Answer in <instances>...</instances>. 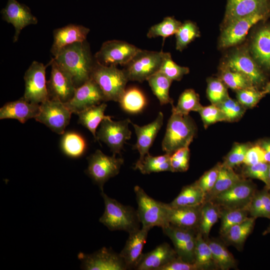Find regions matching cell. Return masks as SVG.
<instances>
[{
  "instance_id": "6da1fadb",
  "label": "cell",
  "mask_w": 270,
  "mask_h": 270,
  "mask_svg": "<svg viewBox=\"0 0 270 270\" xmlns=\"http://www.w3.org/2000/svg\"><path fill=\"white\" fill-rule=\"evenodd\" d=\"M54 58L70 74L76 88L80 86L90 78L96 62L86 40L65 46Z\"/></svg>"
},
{
  "instance_id": "7a4b0ae2",
  "label": "cell",
  "mask_w": 270,
  "mask_h": 270,
  "mask_svg": "<svg viewBox=\"0 0 270 270\" xmlns=\"http://www.w3.org/2000/svg\"><path fill=\"white\" fill-rule=\"evenodd\" d=\"M101 196L104 203V211L99 221L110 230H124L128 234L140 228L137 210L124 205L109 197L104 190Z\"/></svg>"
},
{
  "instance_id": "3957f363",
  "label": "cell",
  "mask_w": 270,
  "mask_h": 270,
  "mask_svg": "<svg viewBox=\"0 0 270 270\" xmlns=\"http://www.w3.org/2000/svg\"><path fill=\"white\" fill-rule=\"evenodd\" d=\"M196 132V125L188 115L172 112L162 141V150L172 155L177 150L188 146Z\"/></svg>"
},
{
  "instance_id": "277c9868",
  "label": "cell",
  "mask_w": 270,
  "mask_h": 270,
  "mask_svg": "<svg viewBox=\"0 0 270 270\" xmlns=\"http://www.w3.org/2000/svg\"><path fill=\"white\" fill-rule=\"evenodd\" d=\"M90 78L100 87L105 102H118L129 81L124 70H120L116 66H106L96 62L92 71Z\"/></svg>"
},
{
  "instance_id": "5b68a950",
  "label": "cell",
  "mask_w": 270,
  "mask_h": 270,
  "mask_svg": "<svg viewBox=\"0 0 270 270\" xmlns=\"http://www.w3.org/2000/svg\"><path fill=\"white\" fill-rule=\"evenodd\" d=\"M138 204V213L142 227L152 228L159 226L162 228L168 226V204L149 196L138 186L134 188Z\"/></svg>"
},
{
  "instance_id": "8992f818",
  "label": "cell",
  "mask_w": 270,
  "mask_h": 270,
  "mask_svg": "<svg viewBox=\"0 0 270 270\" xmlns=\"http://www.w3.org/2000/svg\"><path fill=\"white\" fill-rule=\"evenodd\" d=\"M247 77L256 88L262 90L268 81L267 74L252 56L248 49L240 48L228 56L222 64Z\"/></svg>"
},
{
  "instance_id": "52a82bcc",
  "label": "cell",
  "mask_w": 270,
  "mask_h": 270,
  "mask_svg": "<svg viewBox=\"0 0 270 270\" xmlns=\"http://www.w3.org/2000/svg\"><path fill=\"white\" fill-rule=\"evenodd\" d=\"M164 52L140 50L126 64L124 70L128 80L142 82L160 70Z\"/></svg>"
},
{
  "instance_id": "ba28073f",
  "label": "cell",
  "mask_w": 270,
  "mask_h": 270,
  "mask_svg": "<svg viewBox=\"0 0 270 270\" xmlns=\"http://www.w3.org/2000/svg\"><path fill=\"white\" fill-rule=\"evenodd\" d=\"M88 163L86 174L98 185L101 191L104 184L110 178L116 176L120 172L124 160L116 156H108L100 150L88 158Z\"/></svg>"
},
{
  "instance_id": "9c48e42d",
  "label": "cell",
  "mask_w": 270,
  "mask_h": 270,
  "mask_svg": "<svg viewBox=\"0 0 270 270\" xmlns=\"http://www.w3.org/2000/svg\"><path fill=\"white\" fill-rule=\"evenodd\" d=\"M257 190L256 186L252 180L243 178L210 201L222 208L248 210Z\"/></svg>"
},
{
  "instance_id": "30bf717a",
  "label": "cell",
  "mask_w": 270,
  "mask_h": 270,
  "mask_svg": "<svg viewBox=\"0 0 270 270\" xmlns=\"http://www.w3.org/2000/svg\"><path fill=\"white\" fill-rule=\"evenodd\" d=\"M140 50L124 41L110 40L102 44L94 58L96 63L103 66H125Z\"/></svg>"
},
{
  "instance_id": "8fae6325",
  "label": "cell",
  "mask_w": 270,
  "mask_h": 270,
  "mask_svg": "<svg viewBox=\"0 0 270 270\" xmlns=\"http://www.w3.org/2000/svg\"><path fill=\"white\" fill-rule=\"evenodd\" d=\"M129 118L120 121H113L112 118H105L100 123L96 134L97 140L105 143L112 152V155L120 154L127 140L131 138L129 130Z\"/></svg>"
},
{
  "instance_id": "7c38bea8",
  "label": "cell",
  "mask_w": 270,
  "mask_h": 270,
  "mask_svg": "<svg viewBox=\"0 0 270 270\" xmlns=\"http://www.w3.org/2000/svg\"><path fill=\"white\" fill-rule=\"evenodd\" d=\"M72 114L64 103L57 100L49 99L40 104V112L35 120L54 132L64 134Z\"/></svg>"
},
{
  "instance_id": "4fadbf2b",
  "label": "cell",
  "mask_w": 270,
  "mask_h": 270,
  "mask_svg": "<svg viewBox=\"0 0 270 270\" xmlns=\"http://www.w3.org/2000/svg\"><path fill=\"white\" fill-rule=\"evenodd\" d=\"M50 64L34 61L26 70L24 80L25 90L24 97L28 101L39 104L50 99L46 70Z\"/></svg>"
},
{
  "instance_id": "5bb4252c",
  "label": "cell",
  "mask_w": 270,
  "mask_h": 270,
  "mask_svg": "<svg viewBox=\"0 0 270 270\" xmlns=\"http://www.w3.org/2000/svg\"><path fill=\"white\" fill-rule=\"evenodd\" d=\"M268 18L264 14H255L236 20L222 28L219 41L220 47L228 48L240 44L252 26Z\"/></svg>"
},
{
  "instance_id": "9a60e30c",
  "label": "cell",
  "mask_w": 270,
  "mask_h": 270,
  "mask_svg": "<svg viewBox=\"0 0 270 270\" xmlns=\"http://www.w3.org/2000/svg\"><path fill=\"white\" fill-rule=\"evenodd\" d=\"M81 268L86 270H126V263L120 254L110 248H102L91 254L80 252Z\"/></svg>"
},
{
  "instance_id": "2e32d148",
  "label": "cell",
  "mask_w": 270,
  "mask_h": 270,
  "mask_svg": "<svg viewBox=\"0 0 270 270\" xmlns=\"http://www.w3.org/2000/svg\"><path fill=\"white\" fill-rule=\"evenodd\" d=\"M248 50L264 72L270 73V22L258 24L251 36Z\"/></svg>"
},
{
  "instance_id": "e0dca14e",
  "label": "cell",
  "mask_w": 270,
  "mask_h": 270,
  "mask_svg": "<svg viewBox=\"0 0 270 270\" xmlns=\"http://www.w3.org/2000/svg\"><path fill=\"white\" fill-rule=\"evenodd\" d=\"M51 73L47 82L50 99H55L66 103L73 97L76 86L70 74L52 58L50 62Z\"/></svg>"
},
{
  "instance_id": "ac0fdd59",
  "label": "cell",
  "mask_w": 270,
  "mask_h": 270,
  "mask_svg": "<svg viewBox=\"0 0 270 270\" xmlns=\"http://www.w3.org/2000/svg\"><path fill=\"white\" fill-rule=\"evenodd\" d=\"M259 14L270 18V0H227L222 28L237 19Z\"/></svg>"
},
{
  "instance_id": "d6986e66",
  "label": "cell",
  "mask_w": 270,
  "mask_h": 270,
  "mask_svg": "<svg viewBox=\"0 0 270 270\" xmlns=\"http://www.w3.org/2000/svg\"><path fill=\"white\" fill-rule=\"evenodd\" d=\"M102 102H105L104 97L100 87L90 78L82 86L76 88L72 98L64 104L72 113L77 114Z\"/></svg>"
},
{
  "instance_id": "ffe728a7",
  "label": "cell",
  "mask_w": 270,
  "mask_h": 270,
  "mask_svg": "<svg viewBox=\"0 0 270 270\" xmlns=\"http://www.w3.org/2000/svg\"><path fill=\"white\" fill-rule=\"evenodd\" d=\"M2 19L11 24L14 28L13 42H16L22 30L30 24H36L38 21L32 14L30 9L26 4L16 0H8L7 3L0 11Z\"/></svg>"
},
{
  "instance_id": "44dd1931",
  "label": "cell",
  "mask_w": 270,
  "mask_h": 270,
  "mask_svg": "<svg viewBox=\"0 0 270 270\" xmlns=\"http://www.w3.org/2000/svg\"><path fill=\"white\" fill-rule=\"evenodd\" d=\"M163 120L164 114L162 112H159L155 120L146 125L140 126L130 122L137 138L133 149L138 150L140 154V158L135 164L134 169L136 170L143 162L145 156L149 154V150L163 124Z\"/></svg>"
},
{
  "instance_id": "7402d4cb",
  "label": "cell",
  "mask_w": 270,
  "mask_h": 270,
  "mask_svg": "<svg viewBox=\"0 0 270 270\" xmlns=\"http://www.w3.org/2000/svg\"><path fill=\"white\" fill-rule=\"evenodd\" d=\"M150 230L142 227L128 234L125 245L120 253L128 270L135 269L136 267L143 254V248Z\"/></svg>"
},
{
  "instance_id": "603a6c76",
  "label": "cell",
  "mask_w": 270,
  "mask_h": 270,
  "mask_svg": "<svg viewBox=\"0 0 270 270\" xmlns=\"http://www.w3.org/2000/svg\"><path fill=\"white\" fill-rule=\"evenodd\" d=\"M90 30L83 26L69 24L55 29L53 32L54 42L50 52L55 56L65 46L77 42L86 40Z\"/></svg>"
},
{
  "instance_id": "cb8c5ba5",
  "label": "cell",
  "mask_w": 270,
  "mask_h": 270,
  "mask_svg": "<svg viewBox=\"0 0 270 270\" xmlns=\"http://www.w3.org/2000/svg\"><path fill=\"white\" fill-rule=\"evenodd\" d=\"M178 257L177 254L170 246L162 243L153 250L143 254L135 270H160L168 262Z\"/></svg>"
},
{
  "instance_id": "d4e9b609",
  "label": "cell",
  "mask_w": 270,
  "mask_h": 270,
  "mask_svg": "<svg viewBox=\"0 0 270 270\" xmlns=\"http://www.w3.org/2000/svg\"><path fill=\"white\" fill-rule=\"evenodd\" d=\"M40 109V104L30 102L23 96L4 104L0 108V119H16L24 124L29 119L35 118Z\"/></svg>"
},
{
  "instance_id": "484cf974",
  "label": "cell",
  "mask_w": 270,
  "mask_h": 270,
  "mask_svg": "<svg viewBox=\"0 0 270 270\" xmlns=\"http://www.w3.org/2000/svg\"><path fill=\"white\" fill-rule=\"evenodd\" d=\"M168 204V220L172 226L198 230L201 206L172 207Z\"/></svg>"
},
{
  "instance_id": "4316f807",
  "label": "cell",
  "mask_w": 270,
  "mask_h": 270,
  "mask_svg": "<svg viewBox=\"0 0 270 270\" xmlns=\"http://www.w3.org/2000/svg\"><path fill=\"white\" fill-rule=\"evenodd\" d=\"M256 218L250 216L242 222L231 227L222 238L227 245H232L241 250L245 241L252 232Z\"/></svg>"
},
{
  "instance_id": "83f0119b",
  "label": "cell",
  "mask_w": 270,
  "mask_h": 270,
  "mask_svg": "<svg viewBox=\"0 0 270 270\" xmlns=\"http://www.w3.org/2000/svg\"><path fill=\"white\" fill-rule=\"evenodd\" d=\"M107 106L105 102L89 107L77 114L78 123L82 124L93 135L94 140H96V130L98 125L105 118H112L104 115V111Z\"/></svg>"
},
{
  "instance_id": "f1b7e54d",
  "label": "cell",
  "mask_w": 270,
  "mask_h": 270,
  "mask_svg": "<svg viewBox=\"0 0 270 270\" xmlns=\"http://www.w3.org/2000/svg\"><path fill=\"white\" fill-rule=\"evenodd\" d=\"M244 178L236 174L233 168L221 163L218 178L212 189L206 194V200H210L218 194L227 190Z\"/></svg>"
},
{
  "instance_id": "f546056e",
  "label": "cell",
  "mask_w": 270,
  "mask_h": 270,
  "mask_svg": "<svg viewBox=\"0 0 270 270\" xmlns=\"http://www.w3.org/2000/svg\"><path fill=\"white\" fill-rule=\"evenodd\" d=\"M206 200V194L194 182L184 186L178 195L168 205L172 207L202 205Z\"/></svg>"
},
{
  "instance_id": "4dcf8cb0",
  "label": "cell",
  "mask_w": 270,
  "mask_h": 270,
  "mask_svg": "<svg viewBox=\"0 0 270 270\" xmlns=\"http://www.w3.org/2000/svg\"><path fill=\"white\" fill-rule=\"evenodd\" d=\"M206 240L210 248L218 270H228L237 268L236 259L224 242L215 238H207Z\"/></svg>"
},
{
  "instance_id": "1f68e13d",
  "label": "cell",
  "mask_w": 270,
  "mask_h": 270,
  "mask_svg": "<svg viewBox=\"0 0 270 270\" xmlns=\"http://www.w3.org/2000/svg\"><path fill=\"white\" fill-rule=\"evenodd\" d=\"M220 216V208L212 201L206 200L202 204L198 232L204 238H208L212 226Z\"/></svg>"
},
{
  "instance_id": "d6a6232c",
  "label": "cell",
  "mask_w": 270,
  "mask_h": 270,
  "mask_svg": "<svg viewBox=\"0 0 270 270\" xmlns=\"http://www.w3.org/2000/svg\"><path fill=\"white\" fill-rule=\"evenodd\" d=\"M194 263L200 270H218L210 248L206 238L198 232L196 238Z\"/></svg>"
},
{
  "instance_id": "836d02e7",
  "label": "cell",
  "mask_w": 270,
  "mask_h": 270,
  "mask_svg": "<svg viewBox=\"0 0 270 270\" xmlns=\"http://www.w3.org/2000/svg\"><path fill=\"white\" fill-rule=\"evenodd\" d=\"M146 80L161 105L173 104L172 100L169 96V90L172 80L160 71L150 76Z\"/></svg>"
},
{
  "instance_id": "e575fe53",
  "label": "cell",
  "mask_w": 270,
  "mask_h": 270,
  "mask_svg": "<svg viewBox=\"0 0 270 270\" xmlns=\"http://www.w3.org/2000/svg\"><path fill=\"white\" fill-rule=\"evenodd\" d=\"M170 156V154L166 153L164 155L156 156L148 154L145 156L143 162L136 169L139 170L143 174L166 171L172 172Z\"/></svg>"
},
{
  "instance_id": "d590c367",
  "label": "cell",
  "mask_w": 270,
  "mask_h": 270,
  "mask_svg": "<svg viewBox=\"0 0 270 270\" xmlns=\"http://www.w3.org/2000/svg\"><path fill=\"white\" fill-rule=\"evenodd\" d=\"M118 102L124 110L132 114L141 112L146 104L143 93L135 88L126 90Z\"/></svg>"
},
{
  "instance_id": "8d00e7d4",
  "label": "cell",
  "mask_w": 270,
  "mask_h": 270,
  "mask_svg": "<svg viewBox=\"0 0 270 270\" xmlns=\"http://www.w3.org/2000/svg\"><path fill=\"white\" fill-rule=\"evenodd\" d=\"M61 146L66 156L71 158H78L85 152L86 145L81 135L75 132H68L62 138Z\"/></svg>"
},
{
  "instance_id": "74e56055",
  "label": "cell",
  "mask_w": 270,
  "mask_h": 270,
  "mask_svg": "<svg viewBox=\"0 0 270 270\" xmlns=\"http://www.w3.org/2000/svg\"><path fill=\"white\" fill-rule=\"evenodd\" d=\"M202 106L200 104L199 95L192 89H187L180 95L177 105L172 104V112L188 115L191 111L198 112Z\"/></svg>"
},
{
  "instance_id": "f35d334b",
  "label": "cell",
  "mask_w": 270,
  "mask_h": 270,
  "mask_svg": "<svg viewBox=\"0 0 270 270\" xmlns=\"http://www.w3.org/2000/svg\"><path fill=\"white\" fill-rule=\"evenodd\" d=\"M220 209V218L221 220L220 234L221 236L225 234L231 227L250 217L249 212L247 209Z\"/></svg>"
},
{
  "instance_id": "ab89813d",
  "label": "cell",
  "mask_w": 270,
  "mask_h": 270,
  "mask_svg": "<svg viewBox=\"0 0 270 270\" xmlns=\"http://www.w3.org/2000/svg\"><path fill=\"white\" fill-rule=\"evenodd\" d=\"M220 78L226 86L233 90L255 87L248 78L242 74L230 70L221 65Z\"/></svg>"
},
{
  "instance_id": "60d3db41",
  "label": "cell",
  "mask_w": 270,
  "mask_h": 270,
  "mask_svg": "<svg viewBox=\"0 0 270 270\" xmlns=\"http://www.w3.org/2000/svg\"><path fill=\"white\" fill-rule=\"evenodd\" d=\"M182 23L171 16L165 18L162 22L151 26L147 32L148 38L162 36L164 39L176 34Z\"/></svg>"
},
{
  "instance_id": "b9f144b4",
  "label": "cell",
  "mask_w": 270,
  "mask_h": 270,
  "mask_svg": "<svg viewBox=\"0 0 270 270\" xmlns=\"http://www.w3.org/2000/svg\"><path fill=\"white\" fill-rule=\"evenodd\" d=\"M175 35L176 49L182 51L190 43L200 36V32L195 23L188 20L182 24Z\"/></svg>"
},
{
  "instance_id": "7bdbcfd3",
  "label": "cell",
  "mask_w": 270,
  "mask_h": 270,
  "mask_svg": "<svg viewBox=\"0 0 270 270\" xmlns=\"http://www.w3.org/2000/svg\"><path fill=\"white\" fill-rule=\"evenodd\" d=\"M206 94L212 104L217 105L229 96L227 86L218 78L207 80Z\"/></svg>"
},
{
  "instance_id": "ee69618b",
  "label": "cell",
  "mask_w": 270,
  "mask_h": 270,
  "mask_svg": "<svg viewBox=\"0 0 270 270\" xmlns=\"http://www.w3.org/2000/svg\"><path fill=\"white\" fill-rule=\"evenodd\" d=\"M160 72L172 80H180L184 75L188 74V68L177 64L172 60L169 52H164Z\"/></svg>"
},
{
  "instance_id": "f6af8a7d",
  "label": "cell",
  "mask_w": 270,
  "mask_h": 270,
  "mask_svg": "<svg viewBox=\"0 0 270 270\" xmlns=\"http://www.w3.org/2000/svg\"><path fill=\"white\" fill-rule=\"evenodd\" d=\"M216 106L222 111L226 122H234L240 120L246 109L237 100L230 96Z\"/></svg>"
},
{
  "instance_id": "bcb514c9",
  "label": "cell",
  "mask_w": 270,
  "mask_h": 270,
  "mask_svg": "<svg viewBox=\"0 0 270 270\" xmlns=\"http://www.w3.org/2000/svg\"><path fill=\"white\" fill-rule=\"evenodd\" d=\"M164 233L172 241L174 248L194 238L198 232L195 230H188L168 226L162 228Z\"/></svg>"
},
{
  "instance_id": "7dc6e473",
  "label": "cell",
  "mask_w": 270,
  "mask_h": 270,
  "mask_svg": "<svg viewBox=\"0 0 270 270\" xmlns=\"http://www.w3.org/2000/svg\"><path fill=\"white\" fill-rule=\"evenodd\" d=\"M236 100L246 108L255 106L266 94L263 90L256 87L236 91Z\"/></svg>"
},
{
  "instance_id": "c3c4849f",
  "label": "cell",
  "mask_w": 270,
  "mask_h": 270,
  "mask_svg": "<svg viewBox=\"0 0 270 270\" xmlns=\"http://www.w3.org/2000/svg\"><path fill=\"white\" fill-rule=\"evenodd\" d=\"M250 145V144H235L224 158L222 164L234 168L243 164L246 152Z\"/></svg>"
},
{
  "instance_id": "681fc988",
  "label": "cell",
  "mask_w": 270,
  "mask_h": 270,
  "mask_svg": "<svg viewBox=\"0 0 270 270\" xmlns=\"http://www.w3.org/2000/svg\"><path fill=\"white\" fill-rule=\"evenodd\" d=\"M201 117L204 127L207 128L209 126L218 122H226V118L219 108L212 104L203 106L198 112Z\"/></svg>"
},
{
  "instance_id": "f907efd6",
  "label": "cell",
  "mask_w": 270,
  "mask_h": 270,
  "mask_svg": "<svg viewBox=\"0 0 270 270\" xmlns=\"http://www.w3.org/2000/svg\"><path fill=\"white\" fill-rule=\"evenodd\" d=\"M269 164L260 162L252 165H244L242 176L244 178H256L262 180L266 184Z\"/></svg>"
},
{
  "instance_id": "816d5d0a",
  "label": "cell",
  "mask_w": 270,
  "mask_h": 270,
  "mask_svg": "<svg viewBox=\"0 0 270 270\" xmlns=\"http://www.w3.org/2000/svg\"><path fill=\"white\" fill-rule=\"evenodd\" d=\"M190 152L188 146L181 148L170 156L172 172H184L189 167Z\"/></svg>"
},
{
  "instance_id": "f5cc1de1",
  "label": "cell",
  "mask_w": 270,
  "mask_h": 270,
  "mask_svg": "<svg viewBox=\"0 0 270 270\" xmlns=\"http://www.w3.org/2000/svg\"><path fill=\"white\" fill-rule=\"evenodd\" d=\"M221 163H218L213 168L206 172L200 178L195 182L205 193L206 196L214 188L218 178Z\"/></svg>"
},
{
  "instance_id": "db71d44e",
  "label": "cell",
  "mask_w": 270,
  "mask_h": 270,
  "mask_svg": "<svg viewBox=\"0 0 270 270\" xmlns=\"http://www.w3.org/2000/svg\"><path fill=\"white\" fill-rule=\"evenodd\" d=\"M196 238V236L174 248L178 256L182 260L190 263H194Z\"/></svg>"
},
{
  "instance_id": "11a10c76",
  "label": "cell",
  "mask_w": 270,
  "mask_h": 270,
  "mask_svg": "<svg viewBox=\"0 0 270 270\" xmlns=\"http://www.w3.org/2000/svg\"><path fill=\"white\" fill-rule=\"evenodd\" d=\"M264 162V152L258 142L251 144L246 152L243 164L252 165Z\"/></svg>"
},
{
  "instance_id": "9f6ffc18",
  "label": "cell",
  "mask_w": 270,
  "mask_h": 270,
  "mask_svg": "<svg viewBox=\"0 0 270 270\" xmlns=\"http://www.w3.org/2000/svg\"><path fill=\"white\" fill-rule=\"evenodd\" d=\"M160 270H200L195 263L182 260L178 256L164 266Z\"/></svg>"
},
{
  "instance_id": "6f0895ef",
  "label": "cell",
  "mask_w": 270,
  "mask_h": 270,
  "mask_svg": "<svg viewBox=\"0 0 270 270\" xmlns=\"http://www.w3.org/2000/svg\"><path fill=\"white\" fill-rule=\"evenodd\" d=\"M250 216L255 218L263 217L262 201L260 191L257 190L248 208Z\"/></svg>"
},
{
  "instance_id": "680465c9",
  "label": "cell",
  "mask_w": 270,
  "mask_h": 270,
  "mask_svg": "<svg viewBox=\"0 0 270 270\" xmlns=\"http://www.w3.org/2000/svg\"><path fill=\"white\" fill-rule=\"evenodd\" d=\"M263 210V217L270 220V190L265 186L264 188L260 191Z\"/></svg>"
},
{
  "instance_id": "91938a15",
  "label": "cell",
  "mask_w": 270,
  "mask_h": 270,
  "mask_svg": "<svg viewBox=\"0 0 270 270\" xmlns=\"http://www.w3.org/2000/svg\"><path fill=\"white\" fill-rule=\"evenodd\" d=\"M264 154L265 162L270 164V138H264L258 142Z\"/></svg>"
},
{
  "instance_id": "94428289",
  "label": "cell",
  "mask_w": 270,
  "mask_h": 270,
  "mask_svg": "<svg viewBox=\"0 0 270 270\" xmlns=\"http://www.w3.org/2000/svg\"><path fill=\"white\" fill-rule=\"evenodd\" d=\"M266 94H270V82H268L262 89Z\"/></svg>"
},
{
  "instance_id": "6125c7cd",
  "label": "cell",
  "mask_w": 270,
  "mask_h": 270,
  "mask_svg": "<svg viewBox=\"0 0 270 270\" xmlns=\"http://www.w3.org/2000/svg\"><path fill=\"white\" fill-rule=\"evenodd\" d=\"M266 186L268 188L269 190H270V164H269L267 182Z\"/></svg>"
},
{
  "instance_id": "be15d7a7",
  "label": "cell",
  "mask_w": 270,
  "mask_h": 270,
  "mask_svg": "<svg viewBox=\"0 0 270 270\" xmlns=\"http://www.w3.org/2000/svg\"><path fill=\"white\" fill-rule=\"evenodd\" d=\"M270 233V224L267 228L263 232L262 235L264 236Z\"/></svg>"
},
{
  "instance_id": "e7e4bbea",
  "label": "cell",
  "mask_w": 270,
  "mask_h": 270,
  "mask_svg": "<svg viewBox=\"0 0 270 270\" xmlns=\"http://www.w3.org/2000/svg\"></svg>"
}]
</instances>
